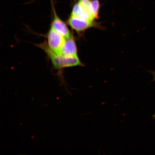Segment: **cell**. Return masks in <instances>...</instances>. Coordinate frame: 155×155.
I'll use <instances>...</instances> for the list:
<instances>
[{"label":"cell","mask_w":155,"mask_h":155,"mask_svg":"<svg viewBox=\"0 0 155 155\" xmlns=\"http://www.w3.org/2000/svg\"></svg>","instance_id":"cell-9"},{"label":"cell","mask_w":155,"mask_h":155,"mask_svg":"<svg viewBox=\"0 0 155 155\" xmlns=\"http://www.w3.org/2000/svg\"><path fill=\"white\" fill-rule=\"evenodd\" d=\"M78 2L81 5L83 11L94 21L95 19L90 0H79Z\"/></svg>","instance_id":"cell-6"},{"label":"cell","mask_w":155,"mask_h":155,"mask_svg":"<svg viewBox=\"0 0 155 155\" xmlns=\"http://www.w3.org/2000/svg\"><path fill=\"white\" fill-rule=\"evenodd\" d=\"M65 38L56 31L51 26L47 35V45L52 51L58 54H61Z\"/></svg>","instance_id":"cell-2"},{"label":"cell","mask_w":155,"mask_h":155,"mask_svg":"<svg viewBox=\"0 0 155 155\" xmlns=\"http://www.w3.org/2000/svg\"><path fill=\"white\" fill-rule=\"evenodd\" d=\"M91 5L95 19L98 18L99 12L100 8V4L98 0H92L91 1Z\"/></svg>","instance_id":"cell-7"},{"label":"cell","mask_w":155,"mask_h":155,"mask_svg":"<svg viewBox=\"0 0 155 155\" xmlns=\"http://www.w3.org/2000/svg\"><path fill=\"white\" fill-rule=\"evenodd\" d=\"M78 50L76 43L73 36L65 38L61 52V54L66 56H77Z\"/></svg>","instance_id":"cell-5"},{"label":"cell","mask_w":155,"mask_h":155,"mask_svg":"<svg viewBox=\"0 0 155 155\" xmlns=\"http://www.w3.org/2000/svg\"><path fill=\"white\" fill-rule=\"evenodd\" d=\"M51 26L65 38H70L72 36L67 25L58 16L55 12H54Z\"/></svg>","instance_id":"cell-4"},{"label":"cell","mask_w":155,"mask_h":155,"mask_svg":"<svg viewBox=\"0 0 155 155\" xmlns=\"http://www.w3.org/2000/svg\"><path fill=\"white\" fill-rule=\"evenodd\" d=\"M150 72L152 74L153 77V81H155V71H151Z\"/></svg>","instance_id":"cell-8"},{"label":"cell","mask_w":155,"mask_h":155,"mask_svg":"<svg viewBox=\"0 0 155 155\" xmlns=\"http://www.w3.org/2000/svg\"><path fill=\"white\" fill-rule=\"evenodd\" d=\"M38 46L47 54L56 69H61L66 68L83 65L78 56H66L56 53L50 49L46 43L41 44Z\"/></svg>","instance_id":"cell-1"},{"label":"cell","mask_w":155,"mask_h":155,"mask_svg":"<svg viewBox=\"0 0 155 155\" xmlns=\"http://www.w3.org/2000/svg\"><path fill=\"white\" fill-rule=\"evenodd\" d=\"M68 23L71 28L77 32L84 31L94 26V21H90L80 17L71 15Z\"/></svg>","instance_id":"cell-3"}]
</instances>
